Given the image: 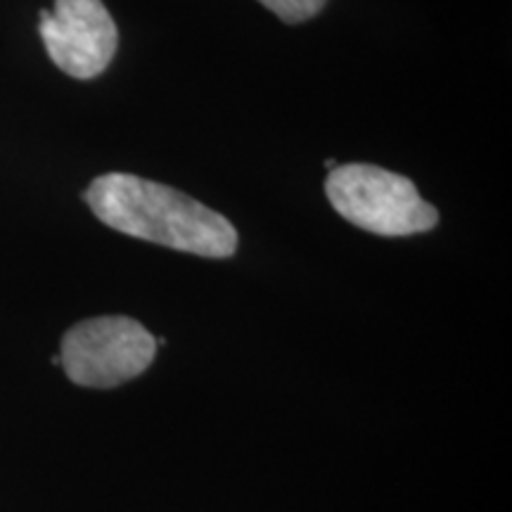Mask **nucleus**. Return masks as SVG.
Instances as JSON below:
<instances>
[{
	"mask_svg": "<svg viewBox=\"0 0 512 512\" xmlns=\"http://www.w3.org/2000/svg\"><path fill=\"white\" fill-rule=\"evenodd\" d=\"M93 214L119 233L207 259H228L238 230L185 192L131 174L98 176L83 192Z\"/></svg>",
	"mask_w": 512,
	"mask_h": 512,
	"instance_id": "f257e3e1",
	"label": "nucleus"
},
{
	"mask_svg": "<svg viewBox=\"0 0 512 512\" xmlns=\"http://www.w3.org/2000/svg\"><path fill=\"white\" fill-rule=\"evenodd\" d=\"M325 192L339 216L382 238L427 233L439 221L437 209L422 200L411 178L373 164H337Z\"/></svg>",
	"mask_w": 512,
	"mask_h": 512,
	"instance_id": "f03ea898",
	"label": "nucleus"
},
{
	"mask_svg": "<svg viewBox=\"0 0 512 512\" xmlns=\"http://www.w3.org/2000/svg\"><path fill=\"white\" fill-rule=\"evenodd\" d=\"M155 354L157 339L138 320L100 316L81 320L67 330L60 363L74 384L112 389L143 375Z\"/></svg>",
	"mask_w": 512,
	"mask_h": 512,
	"instance_id": "7ed1b4c3",
	"label": "nucleus"
},
{
	"mask_svg": "<svg viewBox=\"0 0 512 512\" xmlns=\"http://www.w3.org/2000/svg\"><path fill=\"white\" fill-rule=\"evenodd\" d=\"M41 38L50 60L74 79H93L110 67L119 31L102 0H55L41 10Z\"/></svg>",
	"mask_w": 512,
	"mask_h": 512,
	"instance_id": "20e7f679",
	"label": "nucleus"
},
{
	"mask_svg": "<svg viewBox=\"0 0 512 512\" xmlns=\"http://www.w3.org/2000/svg\"><path fill=\"white\" fill-rule=\"evenodd\" d=\"M259 3L271 10L275 17L283 19V22L299 24L316 17L328 0H259Z\"/></svg>",
	"mask_w": 512,
	"mask_h": 512,
	"instance_id": "39448f33",
	"label": "nucleus"
},
{
	"mask_svg": "<svg viewBox=\"0 0 512 512\" xmlns=\"http://www.w3.org/2000/svg\"><path fill=\"white\" fill-rule=\"evenodd\" d=\"M325 166H328V169L332 171V169H335V166H337V162H335V159H328V162H325Z\"/></svg>",
	"mask_w": 512,
	"mask_h": 512,
	"instance_id": "423d86ee",
	"label": "nucleus"
}]
</instances>
